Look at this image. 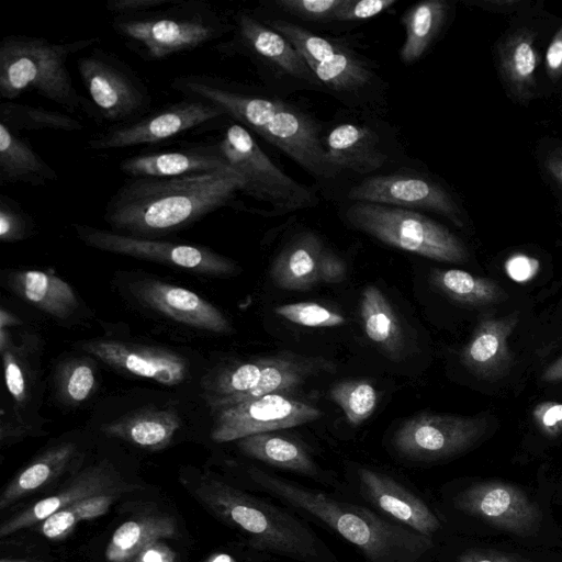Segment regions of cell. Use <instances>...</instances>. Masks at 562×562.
I'll return each instance as SVG.
<instances>
[{"label": "cell", "instance_id": "cell-1", "mask_svg": "<svg viewBox=\"0 0 562 562\" xmlns=\"http://www.w3.org/2000/svg\"><path fill=\"white\" fill-rule=\"evenodd\" d=\"M234 169L176 178H133L111 196L104 221L113 232L155 238L183 229L243 191Z\"/></svg>", "mask_w": 562, "mask_h": 562}, {"label": "cell", "instance_id": "cell-2", "mask_svg": "<svg viewBox=\"0 0 562 562\" xmlns=\"http://www.w3.org/2000/svg\"><path fill=\"white\" fill-rule=\"evenodd\" d=\"M170 86L188 99L212 103L226 115L278 147L315 178L338 175L328 160L319 126L289 103L239 91L207 75H184Z\"/></svg>", "mask_w": 562, "mask_h": 562}, {"label": "cell", "instance_id": "cell-3", "mask_svg": "<svg viewBox=\"0 0 562 562\" xmlns=\"http://www.w3.org/2000/svg\"><path fill=\"white\" fill-rule=\"evenodd\" d=\"M249 475L274 497L300 509L356 546L369 562H418L432 541L374 512L251 468Z\"/></svg>", "mask_w": 562, "mask_h": 562}, {"label": "cell", "instance_id": "cell-4", "mask_svg": "<svg viewBox=\"0 0 562 562\" xmlns=\"http://www.w3.org/2000/svg\"><path fill=\"white\" fill-rule=\"evenodd\" d=\"M192 493L257 550L300 562H336L306 522L272 503L215 479H203Z\"/></svg>", "mask_w": 562, "mask_h": 562}, {"label": "cell", "instance_id": "cell-5", "mask_svg": "<svg viewBox=\"0 0 562 562\" xmlns=\"http://www.w3.org/2000/svg\"><path fill=\"white\" fill-rule=\"evenodd\" d=\"M100 41L89 37L50 42L44 37L7 35L0 42V95L12 101L24 92H36L68 112L82 106V100L66 66L70 55Z\"/></svg>", "mask_w": 562, "mask_h": 562}, {"label": "cell", "instance_id": "cell-6", "mask_svg": "<svg viewBox=\"0 0 562 562\" xmlns=\"http://www.w3.org/2000/svg\"><path fill=\"white\" fill-rule=\"evenodd\" d=\"M111 26L130 50L148 61L191 52L231 30L203 0H178L153 11L115 15Z\"/></svg>", "mask_w": 562, "mask_h": 562}, {"label": "cell", "instance_id": "cell-7", "mask_svg": "<svg viewBox=\"0 0 562 562\" xmlns=\"http://www.w3.org/2000/svg\"><path fill=\"white\" fill-rule=\"evenodd\" d=\"M333 369L334 363L323 357L282 351L218 367L203 379L202 385L209 407L216 412L268 394L285 393Z\"/></svg>", "mask_w": 562, "mask_h": 562}, {"label": "cell", "instance_id": "cell-8", "mask_svg": "<svg viewBox=\"0 0 562 562\" xmlns=\"http://www.w3.org/2000/svg\"><path fill=\"white\" fill-rule=\"evenodd\" d=\"M345 214L351 226L395 248L438 261L461 263L468 259L463 243L422 213L353 202Z\"/></svg>", "mask_w": 562, "mask_h": 562}, {"label": "cell", "instance_id": "cell-9", "mask_svg": "<svg viewBox=\"0 0 562 562\" xmlns=\"http://www.w3.org/2000/svg\"><path fill=\"white\" fill-rule=\"evenodd\" d=\"M215 146L227 165L244 179L241 192L269 204L274 214L317 204L314 192L282 172L239 123L229 124Z\"/></svg>", "mask_w": 562, "mask_h": 562}, {"label": "cell", "instance_id": "cell-10", "mask_svg": "<svg viewBox=\"0 0 562 562\" xmlns=\"http://www.w3.org/2000/svg\"><path fill=\"white\" fill-rule=\"evenodd\" d=\"M77 69L99 115L114 125L149 112L151 95L144 81L116 55L102 48L77 60Z\"/></svg>", "mask_w": 562, "mask_h": 562}, {"label": "cell", "instance_id": "cell-11", "mask_svg": "<svg viewBox=\"0 0 562 562\" xmlns=\"http://www.w3.org/2000/svg\"><path fill=\"white\" fill-rule=\"evenodd\" d=\"M87 246L117 255L156 261L202 274L222 276L236 270L228 258L203 246L136 237L83 224H74Z\"/></svg>", "mask_w": 562, "mask_h": 562}, {"label": "cell", "instance_id": "cell-12", "mask_svg": "<svg viewBox=\"0 0 562 562\" xmlns=\"http://www.w3.org/2000/svg\"><path fill=\"white\" fill-rule=\"evenodd\" d=\"M226 115L218 106L195 99H183L123 124L112 125L91 137L88 147L112 150L143 144H157Z\"/></svg>", "mask_w": 562, "mask_h": 562}, {"label": "cell", "instance_id": "cell-13", "mask_svg": "<svg viewBox=\"0 0 562 562\" xmlns=\"http://www.w3.org/2000/svg\"><path fill=\"white\" fill-rule=\"evenodd\" d=\"M214 416L212 439L228 442L304 425L321 418L322 412L285 393H272L216 411Z\"/></svg>", "mask_w": 562, "mask_h": 562}, {"label": "cell", "instance_id": "cell-14", "mask_svg": "<svg viewBox=\"0 0 562 562\" xmlns=\"http://www.w3.org/2000/svg\"><path fill=\"white\" fill-rule=\"evenodd\" d=\"M271 27L296 48L322 87L348 93L370 82L371 72L346 46L288 21L274 20Z\"/></svg>", "mask_w": 562, "mask_h": 562}, {"label": "cell", "instance_id": "cell-15", "mask_svg": "<svg viewBox=\"0 0 562 562\" xmlns=\"http://www.w3.org/2000/svg\"><path fill=\"white\" fill-rule=\"evenodd\" d=\"M483 429V420L479 418L422 414L401 425L394 435V445L412 459H442L469 448Z\"/></svg>", "mask_w": 562, "mask_h": 562}, {"label": "cell", "instance_id": "cell-16", "mask_svg": "<svg viewBox=\"0 0 562 562\" xmlns=\"http://www.w3.org/2000/svg\"><path fill=\"white\" fill-rule=\"evenodd\" d=\"M353 202L406 210L429 211L462 226L461 212L452 196L437 182L417 175L391 173L370 177L348 192Z\"/></svg>", "mask_w": 562, "mask_h": 562}, {"label": "cell", "instance_id": "cell-17", "mask_svg": "<svg viewBox=\"0 0 562 562\" xmlns=\"http://www.w3.org/2000/svg\"><path fill=\"white\" fill-rule=\"evenodd\" d=\"M454 506L496 528L526 537L538 529L541 513L517 486L499 482H480L463 490Z\"/></svg>", "mask_w": 562, "mask_h": 562}, {"label": "cell", "instance_id": "cell-18", "mask_svg": "<svg viewBox=\"0 0 562 562\" xmlns=\"http://www.w3.org/2000/svg\"><path fill=\"white\" fill-rule=\"evenodd\" d=\"M114 468L101 462L79 472L60 492L47 496L10 516L0 525V538L44 521L53 514L97 495L131 491Z\"/></svg>", "mask_w": 562, "mask_h": 562}, {"label": "cell", "instance_id": "cell-19", "mask_svg": "<svg viewBox=\"0 0 562 562\" xmlns=\"http://www.w3.org/2000/svg\"><path fill=\"white\" fill-rule=\"evenodd\" d=\"M235 20V43L270 70L291 79L322 87L296 48L278 31L247 12Z\"/></svg>", "mask_w": 562, "mask_h": 562}, {"label": "cell", "instance_id": "cell-20", "mask_svg": "<svg viewBox=\"0 0 562 562\" xmlns=\"http://www.w3.org/2000/svg\"><path fill=\"white\" fill-rule=\"evenodd\" d=\"M133 295L144 305L184 325L217 334H227L232 326L225 315L196 293L153 279L131 285Z\"/></svg>", "mask_w": 562, "mask_h": 562}, {"label": "cell", "instance_id": "cell-21", "mask_svg": "<svg viewBox=\"0 0 562 562\" xmlns=\"http://www.w3.org/2000/svg\"><path fill=\"white\" fill-rule=\"evenodd\" d=\"M81 348L120 371L164 385H178L188 378L186 359L169 350L114 340H93Z\"/></svg>", "mask_w": 562, "mask_h": 562}, {"label": "cell", "instance_id": "cell-22", "mask_svg": "<svg viewBox=\"0 0 562 562\" xmlns=\"http://www.w3.org/2000/svg\"><path fill=\"white\" fill-rule=\"evenodd\" d=\"M360 491L368 502L405 527L430 537L441 524L426 503L390 475L358 469Z\"/></svg>", "mask_w": 562, "mask_h": 562}, {"label": "cell", "instance_id": "cell-23", "mask_svg": "<svg viewBox=\"0 0 562 562\" xmlns=\"http://www.w3.org/2000/svg\"><path fill=\"white\" fill-rule=\"evenodd\" d=\"M119 168L132 178H176L231 170L216 146L135 155Z\"/></svg>", "mask_w": 562, "mask_h": 562}, {"label": "cell", "instance_id": "cell-24", "mask_svg": "<svg viewBox=\"0 0 562 562\" xmlns=\"http://www.w3.org/2000/svg\"><path fill=\"white\" fill-rule=\"evenodd\" d=\"M329 162L339 173L347 169L367 175L380 169L386 155L378 135L368 126L355 123L336 125L324 138Z\"/></svg>", "mask_w": 562, "mask_h": 562}, {"label": "cell", "instance_id": "cell-25", "mask_svg": "<svg viewBox=\"0 0 562 562\" xmlns=\"http://www.w3.org/2000/svg\"><path fill=\"white\" fill-rule=\"evenodd\" d=\"M325 248L321 238L305 232L295 236L272 262L273 284L290 291H304L319 282V262Z\"/></svg>", "mask_w": 562, "mask_h": 562}, {"label": "cell", "instance_id": "cell-26", "mask_svg": "<svg viewBox=\"0 0 562 562\" xmlns=\"http://www.w3.org/2000/svg\"><path fill=\"white\" fill-rule=\"evenodd\" d=\"M180 425L175 409H145L106 423L101 431L148 450H160L170 443Z\"/></svg>", "mask_w": 562, "mask_h": 562}, {"label": "cell", "instance_id": "cell-27", "mask_svg": "<svg viewBox=\"0 0 562 562\" xmlns=\"http://www.w3.org/2000/svg\"><path fill=\"white\" fill-rule=\"evenodd\" d=\"M58 179L56 170L30 142L0 123V184L45 186Z\"/></svg>", "mask_w": 562, "mask_h": 562}, {"label": "cell", "instance_id": "cell-28", "mask_svg": "<svg viewBox=\"0 0 562 562\" xmlns=\"http://www.w3.org/2000/svg\"><path fill=\"white\" fill-rule=\"evenodd\" d=\"M516 323L514 315L481 322L462 351L463 363L482 376H493L502 372L510 361L507 338Z\"/></svg>", "mask_w": 562, "mask_h": 562}, {"label": "cell", "instance_id": "cell-29", "mask_svg": "<svg viewBox=\"0 0 562 562\" xmlns=\"http://www.w3.org/2000/svg\"><path fill=\"white\" fill-rule=\"evenodd\" d=\"M10 286L24 301L56 318H67L78 307L72 288L46 271H15L10 276Z\"/></svg>", "mask_w": 562, "mask_h": 562}, {"label": "cell", "instance_id": "cell-30", "mask_svg": "<svg viewBox=\"0 0 562 562\" xmlns=\"http://www.w3.org/2000/svg\"><path fill=\"white\" fill-rule=\"evenodd\" d=\"M239 450L249 458L306 476H316L318 468L306 448L299 441L272 432L237 440Z\"/></svg>", "mask_w": 562, "mask_h": 562}, {"label": "cell", "instance_id": "cell-31", "mask_svg": "<svg viewBox=\"0 0 562 562\" xmlns=\"http://www.w3.org/2000/svg\"><path fill=\"white\" fill-rule=\"evenodd\" d=\"M75 454L76 446L65 442L35 458L7 484L0 496V509L8 508L56 480L68 468Z\"/></svg>", "mask_w": 562, "mask_h": 562}, {"label": "cell", "instance_id": "cell-32", "mask_svg": "<svg viewBox=\"0 0 562 562\" xmlns=\"http://www.w3.org/2000/svg\"><path fill=\"white\" fill-rule=\"evenodd\" d=\"M535 34L520 29L506 36L498 46L501 74L510 92L520 100L533 95L537 52Z\"/></svg>", "mask_w": 562, "mask_h": 562}, {"label": "cell", "instance_id": "cell-33", "mask_svg": "<svg viewBox=\"0 0 562 562\" xmlns=\"http://www.w3.org/2000/svg\"><path fill=\"white\" fill-rule=\"evenodd\" d=\"M177 533L168 515H147L127 520L113 532L104 555L109 562H131L147 546Z\"/></svg>", "mask_w": 562, "mask_h": 562}, {"label": "cell", "instance_id": "cell-34", "mask_svg": "<svg viewBox=\"0 0 562 562\" xmlns=\"http://www.w3.org/2000/svg\"><path fill=\"white\" fill-rule=\"evenodd\" d=\"M360 315L369 339L392 359H400L405 346L403 330L392 305L375 285L363 290Z\"/></svg>", "mask_w": 562, "mask_h": 562}, {"label": "cell", "instance_id": "cell-35", "mask_svg": "<svg viewBox=\"0 0 562 562\" xmlns=\"http://www.w3.org/2000/svg\"><path fill=\"white\" fill-rule=\"evenodd\" d=\"M447 10L442 0H426L404 13L405 41L400 49L402 63L414 64L425 54L442 27Z\"/></svg>", "mask_w": 562, "mask_h": 562}, {"label": "cell", "instance_id": "cell-36", "mask_svg": "<svg viewBox=\"0 0 562 562\" xmlns=\"http://www.w3.org/2000/svg\"><path fill=\"white\" fill-rule=\"evenodd\" d=\"M431 281L445 295L464 304L483 305L506 297L503 289L494 281L459 269L436 270Z\"/></svg>", "mask_w": 562, "mask_h": 562}, {"label": "cell", "instance_id": "cell-37", "mask_svg": "<svg viewBox=\"0 0 562 562\" xmlns=\"http://www.w3.org/2000/svg\"><path fill=\"white\" fill-rule=\"evenodd\" d=\"M0 123L19 134L21 131L80 132L83 124L71 115L41 106L2 101Z\"/></svg>", "mask_w": 562, "mask_h": 562}, {"label": "cell", "instance_id": "cell-38", "mask_svg": "<svg viewBox=\"0 0 562 562\" xmlns=\"http://www.w3.org/2000/svg\"><path fill=\"white\" fill-rule=\"evenodd\" d=\"M120 495V493H109L79 501L42 521L40 531L50 540L64 539L80 521L104 515Z\"/></svg>", "mask_w": 562, "mask_h": 562}, {"label": "cell", "instance_id": "cell-39", "mask_svg": "<svg viewBox=\"0 0 562 562\" xmlns=\"http://www.w3.org/2000/svg\"><path fill=\"white\" fill-rule=\"evenodd\" d=\"M331 400L342 409L348 423L359 426L375 411L378 394L366 380H346L330 390Z\"/></svg>", "mask_w": 562, "mask_h": 562}, {"label": "cell", "instance_id": "cell-40", "mask_svg": "<svg viewBox=\"0 0 562 562\" xmlns=\"http://www.w3.org/2000/svg\"><path fill=\"white\" fill-rule=\"evenodd\" d=\"M57 384L63 400L74 404L81 403L86 401L94 390V371L87 361H69L65 363L59 371Z\"/></svg>", "mask_w": 562, "mask_h": 562}, {"label": "cell", "instance_id": "cell-41", "mask_svg": "<svg viewBox=\"0 0 562 562\" xmlns=\"http://www.w3.org/2000/svg\"><path fill=\"white\" fill-rule=\"evenodd\" d=\"M274 313L291 323L306 327H335L346 323V318L315 302L283 304Z\"/></svg>", "mask_w": 562, "mask_h": 562}, {"label": "cell", "instance_id": "cell-42", "mask_svg": "<svg viewBox=\"0 0 562 562\" xmlns=\"http://www.w3.org/2000/svg\"><path fill=\"white\" fill-rule=\"evenodd\" d=\"M34 227L33 218L11 196L0 194V239L14 243L26 238Z\"/></svg>", "mask_w": 562, "mask_h": 562}, {"label": "cell", "instance_id": "cell-43", "mask_svg": "<svg viewBox=\"0 0 562 562\" xmlns=\"http://www.w3.org/2000/svg\"><path fill=\"white\" fill-rule=\"evenodd\" d=\"M345 0H278L276 4L286 13L306 21H334Z\"/></svg>", "mask_w": 562, "mask_h": 562}, {"label": "cell", "instance_id": "cell-44", "mask_svg": "<svg viewBox=\"0 0 562 562\" xmlns=\"http://www.w3.org/2000/svg\"><path fill=\"white\" fill-rule=\"evenodd\" d=\"M397 0H345L334 21L357 22L374 18L389 10Z\"/></svg>", "mask_w": 562, "mask_h": 562}, {"label": "cell", "instance_id": "cell-45", "mask_svg": "<svg viewBox=\"0 0 562 562\" xmlns=\"http://www.w3.org/2000/svg\"><path fill=\"white\" fill-rule=\"evenodd\" d=\"M1 352L7 389L14 402L22 404L26 400L27 387L20 359L9 346Z\"/></svg>", "mask_w": 562, "mask_h": 562}, {"label": "cell", "instance_id": "cell-46", "mask_svg": "<svg viewBox=\"0 0 562 562\" xmlns=\"http://www.w3.org/2000/svg\"><path fill=\"white\" fill-rule=\"evenodd\" d=\"M533 416L546 435L554 437L562 432V404L555 402L541 403L535 408Z\"/></svg>", "mask_w": 562, "mask_h": 562}, {"label": "cell", "instance_id": "cell-47", "mask_svg": "<svg viewBox=\"0 0 562 562\" xmlns=\"http://www.w3.org/2000/svg\"><path fill=\"white\" fill-rule=\"evenodd\" d=\"M178 0H109L105 10L115 15H128L153 11Z\"/></svg>", "mask_w": 562, "mask_h": 562}, {"label": "cell", "instance_id": "cell-48", "mask_svg": "<svg viewBox=\"0 0 562 562\" xmlns=\"http://www.w3.org/2000/svg\"><path fill=\"white\" fill-rule=\"evenodd\" d=\"M505 268L513 280L524 282L536 276L539 263L535 258L519 254L510 257L506 261Z\"/></svg>", "mask_w": 562, "mask_h": 562}, {"label": "cell", "instance_id": "cell-49", "mask_svg": "<svg viewBox=\"0 0 562 562\" xmlns=\"http://www.w3.org/2000/svg\"><path fill=\"white\" fill-rule=\"evenodd\" d=\"M345 278V262L336 255L325 249L319 262V281L325 283H338Z\"/></svg>", "mask_w": 562, "mask_h": 562}, {"label": "cell", "instance_id": "cell-50", "mask_svg": "<svg viewBox=\"0 0 562 562\" xmlns=\"http://www.w3.org/2000/svg\"><path fill=\"white\" fill-rule=\"evenodd\" d=\"M459 562H535L519 555L496 550H469L459 558Z\"/></svg>", "mask_w": 562, "mask_h": 562}, {"label": "cell", "instance_id": "cell-51", "mask_svg": "<svg viewBox=\"0 0 562 562\" xmlns=\"http://www.w3.org/2000/svg\"><path fill=\"white\" fill-rule=\"evenodd\" d=\"M547 72L552 80L562 75V25L552 37L546 53Z\"/></svg>", "mask_w": 562, "mask_h": 562}, {"label": "cell", "instance_id": "cell-52", "mask_svg": "<svg viewBox=\"0 0 562 562\" xmlns=\"http://www.w3.org/2000/svg\"><path fill=\"white\" fill-rule=\"evenodd\" d=\"M131 562H177V558L169 546L156 541L143 549Z\"/></svg>", "mask_w": 562, "mask_h": 562}, {"label": "cell", "instance_id": "cell-53", "mask_svg": "<svg viewBox=\"0 0 562 562\" xmlns=\"http://www.w3.org/2000/svg\"><path fill=\"white\" fill-rule=\"evenodd\" d=\"M547 169L562 187V150L552 151L547 159Z\"/></svg>", "mask_w": 562, "mask_h": 562}, {"label": "cell", "instance_id": "cell-54", "mask_svg": "<svg viewBox=\"0 0 562 562\" xmlns=\"http://www.w3.org/2000/svg\"><path fill=\"white\" fill-rule=\"evenodd\" d=\"M546 382H557L562 380V357L554 361L542 374Z\"/></svg>", "mask_w": 562, "mask_h": 562}, {"label": "cell", "instance_id": "cell-55", "mask_svg": "<svg viewBox=\"0 0 562 562\" xmlns=\"http://www.w3.org/2000/svg\"><path fill=\"white\" fill-rule=\"evenodd\" d=\"M204 562H237V560L227 552H215L211 554Z\"/></svg>", "mask_w": 562, "mask_h": 562}, {"label": "cell", "instance_id": "cell-56", "mask_svg": "<svg viewBox=\"0 0 562 562\" xmlns=\"http://www.w3.org/2000/svg\"><path fill=\"white\" fill-rule=\"evenodd\" d=\"M19 323V319L14 317L11 313L1 310L0 311V328H5V326L15 325Z\"/></svg>", "mask_w": 562, "mask_h": 562}, {"label": "cell", "instance_id": "cell-57", "mask_svg": "<svg viewBox=\"0 0 562 562\" xmlns=\"http://www.w3.org/2000/svg\"><path fill=\"white\" fill-rule=\"evenodd\" d=\"M0 562H42V561H30V560H21V559H1Z\"/></svg>", "mask_w": 562, "mask_h": 562}]
</instances>
